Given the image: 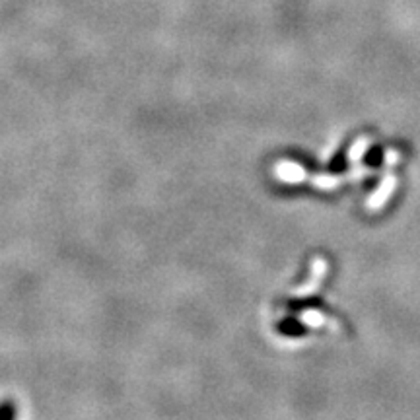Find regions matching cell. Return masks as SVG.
Instances as JSON below:
<instances>
[{
	"label": "cell",
	"mask_w": 420,
	"mask_h": 420,
	"mask_svg": "<svg viewBox=\"0 0 420 420\" xmlns=\"http://www.w3.org/2000/svg\"><path fill=\"white\" fill-rule=\"evenodd\" d=\"M274 177L282 181V183H302L303 179L308 177L306 170L300 163L292 162V160H280L274 163Z\"/></svg>",
	"instance_id": "6da1fadb"
},
{
	"label": "cell",
	"mask_w": 420,
	"mask_h": 420,
	"mask_svg": "<svg viewBox=\"0 0 420 420\" xmlns=\"http://www.w3.org/2000/svg\"><path fill=\"white\" fill-rule=\"evenodd\" d=\"M327 269H329V265H327V261H325L323 257L313 259V263H311L310 282L298 288V290H296V296L306 298V296L311 294V292H316L317 286H319V282H321V279H323L325 273H327Z\"/></svg>",
	"instance_id": "7a4b0ae2"
},
{
	"label": "cell",
	"mask_w": 420,
	"mask_h": 420,
	"mask_svg": "<svg viewBox=\"0 0 420 420\" xmlns=\"http://www.w3.org/2000/svg\"><path fill=\"white\" fill-rule=\"evenodd\" d=\"M393 187H395V177H393V176L385 177L384 183L379 185L377 193H374V195H372V197L368 199V208H370V210H376V208L382 207V205L385 203V199H387L391 193H393Z\"/></svg>",
	"instance_id": "3957f363"
},
{
	"label": "cell",
	"mask_w": 420,
	"mask_h": 420,
	"mask_svg": "<svg viewBox=\"0 0 420 420\" xmlns=\"http://www.w3.org/2000/svg\"><path fill=\"white\" fill-rule=\"evenodd\" d=\"M300 319H302V321L306 325H310V327H321V325L327 323L325 316H321V313H319V311H316V310H306L302 313V317H300Z\"/></svg>",
	"instance_id": "277c9868"
},
{
	"label": "cell",
	"mask_w": 420,
	"mask_h": 420,
	"mask_svg": "<svg viewBox=\"0 0 420 420\" xmlns=\"http://www.w3.org/2000/svg\"><path fill=\"white\" fill-rule=\"evenodd\" d=\"M368 144H370L368 139H360L358 142H354V146L350 148V152H348V160H350L352 163L358 162V160L362 158V154H364V150L368 148Z\"/></svg>",
	"instance_id": "5b68a950"
},
{
	"label": "cell",
	"mask_w": 420,
	"mask_h": 420,
	"mask_svg": "<svg viewBox=\"0 0 420 420\" xmlns=\"http://www.w3.org/2000/svg\"><path fill=\"white\" fill-rule=\"evenodd\" d=\"M313 183H316L317 189H335L339 185V179L331 176H316Z\"/></svg>",
	"instance_id": "8992f818"
},
{
	"label": "cell",
	"mask_w": 420,
	"mask_h": 420,
	"mask_svg": "<svg viewBox=\"0 0 420 420\" xmlns=\"http://www.w3.org/2000/svg\"><path fill=\"white\" fill-rule=\"evenodd\" d=\"M14 406L10 405V403H6V405L0 406V420H14Z\"/></svg>",
	"instance_id": "52a82bcc"
}]
</instances>
